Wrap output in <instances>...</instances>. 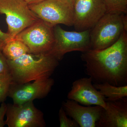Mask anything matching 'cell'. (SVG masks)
Returning <instances> with one entry per match:
<instances>
[{
  "label": "cell",
  "instance_id": "cell-7",
  "mask_svg": "<svg viewBox=\"0 0 127 127\" xmlns=\"http://www.w3.org/2000/svg\"><path fill=\"white\" fill-rule=\"evenodd\" d=\"M28 5L39 19L51 25L73 26V7L66 0H45Z\"/></svg>",
  "mask_w": 127,
  "mask_h": 127
},
{
  "label": "cell",
  "instance_id": "cell-9",
  "mask_svg": "<svg viewBox=\"0 0 127 127\" xmlns=\"http://www.w3.org/2000/svg\"><path fill=\"white\" fill-rule=\"evenodd\" d=\"M73 25L77 32L91 30L106 13L102 0H75Z\"/></svg>",
  "mask_w": 127,
  "mask_h": 127
},
{
  "label": "cell",
  "instance_id": "cell-3",
  "mask_svg": "<svg viewBox=\"0 0 127 127\" xmlns=\"http://www.w3.org/2000/svg\"><path fill=\"white\" fill-rule=\"evenodd\" d=\"M124 14L106 13L90 32L91 50H103L111 46L127 31V17Z\"/></svg>",
  "mask_w": 127,
  "mask_h": 127
},
{
  "label": "cell",
  "instance_id": "cell-11",
  "mask_svg": "<svg viewBox=\"0 0 127 127\" xmlns=\"http://www.w3.org/2000/svg\"><path fill=\"white\" fill-rule=\"evenodd\" d=\"M92 82L90 77L83 78L73 82L67 94L68 99L85 106L98 105L105 107L106 98L94 86Z\"/></svg>",
  "mask_w": 127,
  "mask_h": 127
},
{
  "label": "cell",
  "instance_id": "cell-2",
  "mask_svg": "<svg viewBox=\"0 0 127 127\" xmlns=\"http://www.w3.org/2000/svg\"><path fill=\"white\" fill-rule=\"evenodd\" d=\"M12 82L25 83L51 77L59 65L51 55L28 53L13 60H7Z\"/></svg>",
  "mask_w": 127,
  "mask_h": 127
},
{
  "label": "cell",
  "instance_id": "cell-14",
  "mask_svg": "<svg viewBox=\"0 0 127 127\" xmlns=\"http://www.w3.org/2000/svg\"><path fill=\"white\" fill-rule=\"evenodd\" d=\"M94 86L106 98V101H112L127 97V85L116 86L107 82L94 83Z\"/></svg>",
  "mask_w": 127,
  "mask_h": 127
},
{
  "label": "cell",
  "instance_id": "cell-16",
  "mask_svg": "<svg viewBox=\"0 0 127 127\" xmlns=\"http://www.w3.org/2000/svg\"><path fill=\"white\" fill-rule=\"evenodd\" d=\"M106 9V13L127 14V0H102Z\"/></svg>",
  "mask_w": 127,
  "mask_h": 127
},
{
  "label": "cell",
  "instance_id": "cell-19",
  "mask_svg": "<svg viewBox=\"0 0 127 127\" xmlns=\"http://www.w3.org/2000/svg\"><path fill=\"white\" fill-rule=\"evenodd\" d=\"M9 72L7 59L0 51V74Z\"/></svg>",
  "mask_w": 127,
  "mask_h": 127
},
{
  "label": "cell",
  "instance_id": "cell-15",
  "mask_svg": "<svg viewBox=\"0 0 127 127\" xmlns=\"http://www.w3.org/2000/svg\"><path fill=\"white\" fill-rule=\"evenodd\" d=\"M2 52L6 59L9 60H14L25 54L30 53L27 46L15 38L7 42L2 48Z\"/></svg>",
  "mask_w": 127,
  "mask_h": 127
},
{
  "label": "cell",
  "instance_id": "cell-23",
  "mask_svg": "<svg viewBox=\"0 0 127 127\" xmlns=\"http://www.w3.org/2000/svg\"><path fill=\"white\" fill-rule=\"evenodd\" d=\"M66 0L73 7V4H74V1H75V0Z\"/></svg>",
  "mask_w": 127,
  "mask_h": 127
},
{
  "label": "cell",
  "instance_id": "cell-21",
  "mask_svg": "<svg viewBox=\"0 0 127 127\" xmlns=\"http://www.w3.org/2000/svg\"><path fill=\"white\" fill-rule=\"evenodd\" d=\"M7 107V104L4 102H2L0 107V127H4L6 125L4 118L6 113Z\"/></svg>",
  "mask_w": 127,
  "mask_h": 127
},
{
  "label": "cell",
  "instance_id": "cell-10",
  "mask_svg": "<svg viewBox=\"0 0 127 127\" xmlns=\"http://www.w3.org/2000/svg\"><path fill=\"white\" fill-rule=\"evenodd\" d=\"M54 83L55 81L51 77L37 79L32 83H17L12 82L8 96L12 99L15 104L33 101L35 99L46 97Z\"/></svg>",
  "mask_w": 127,
  "mask_h": 127
},
{
  "label": "cell",
  "instance_id": "cell-20",
  "mask_svg": "<svg viewBox=\"0 0 127 127\" xmlns=\"http://www.w3.org/2000/svg\"><path fill=\"white\" fill-rule=\"evenodd\" d=\"M11 39H12L8 32L5 33L0 30V51H2L5 44Z\"/></svg>",
  "mask_w": 127,
  "mask_h": 127
},
{
  "label": "cell",
  "instance_id": "cell-22",
  "mask_svg": "<svg viewBox=\"0 0 127 127\" xmlns=\"http://www.w3.org/2000/svg\"><path fill=\"white\" fill-rule=\"evenodd\" d=\"M26 2H27L28 5L31 4H35V3H38V2L43 1L45 0H25Z\"/></svg>",
  "mask_w": 127,
  "mask_h": 127
},
{
  "label": "cell",
  "instance_id": "cell-8",
  "mask_svg": "<svg viewBox=\"0 0 127 127\" xmlns=\"http://www.w3.org/2000/svg\"><path fill=\"white\" fill-rule=\"evenodd\" d=\"M6 125L9 127H45L43 113L33 101L21 104H7Z\"/></svg>",
  "mask_w": 127,
  "mask_h": 127
},
{
  "label": "cell",
  "instance_id": "cell-4",
  "mask_svg": "<svg viewBox=\"0 0 127 127\" xmlns=\"http://www.w3.org/2000/svg\"><path fill=\"white\" fill-rule=\"evenodd\" d=\"M0 14L6 16L7 32L12 39L40 19L25 0H0Z\"/></svg>",
  "mask_w": 127,
  "mask_h": 127
},
{
  "label": "cell",
  "instance_id": "cell-12",
  "mask_svg": "<svg viewBox=\"0 0 127 127\" xmlns=\"http://www.w3.org/2000/svg\"><path fill=\"white\" fill-rule=\"evenodd\" d=\"M62 107L67 116L76 122L80 127H96L102 107L98 105L82 106L73 100L63 102Z\"/></svg>",
  "mask_w": 127,
  "mask_h": 127
},
{
  "label": "cell",
  "instance_id": "cell-13",
  "mask_svg": "<svg viewBox=\"0 0 127 127\" xmlns=\"http://www.w3.org/2000/svg\"><path fill=\"white\" fill-rule=\"evenodd\" d=\"M99 127H127V98L106 101L96 123Z\"/></svg>",
  "mask_w": 127,
  "mask_h": 127
},
{
  "label": "cell",
  "instance_id": "cell-1",
  "mask_svg": "<svg viewBox=\"0 0 127 127\" xmlns=\"http://www.w3.org/2000/svg\"><path fill=\"white\" fill-rule=\"evenodd\" d=\"M81 58L85 63V72L94 83L127 85V31L111 46L102 50L91 49L83 52Z\"/></svg>",
  "mask_w": 127,
  "mask_h": 127
},
{
  "label": "cell",
  "instance_id": "cell-6",
  "mask_svg": "<svg viewBox=\"0 0 127 127\" xmlns=\"http://www.w3.org/2000/svg\"><path fill=\"white\" fill-rule=\"evenodd\" d=\"M54 26L40 19L18 33L15 38L25 43L30 53L48 54L55 43Z\"/></svg>",
  "mask_w": 127,
  "mask_h": 127
},
{
  "label": "cell",
  "instance_id": "cell-17",
  "mask_svg": "<svg viewBox=\"0 0 127 127\" xmlns=\"http://www.w3.org/2000/svg\"><path fill=\"white\" fill-rule=\"evenodd\" d=\"M12 82L9 72L0 74V103L4 102L8 96L9 89Z\"/></svg>",
  "mask_w": 127,
  "mask_h": 127
},
{
  "label": "cell",
  "instance_id": "cell-18",
  "mask_svg": "<svg viewBox=\"0 0 127 127\" xmlns=\"http://www.w3.org/2000/svg\"><path fill=\"white\" fill-rule=\"evenodd\" d=\"M59 117L60 127H79L75 120L67 117L65 112L62 107L59 109Z\"/></svg>",
  "mask_w": 127,
  "mask_h": 127
},
{
  "label": "cell",
  "instance_id": "cell-5",
  "mask_svg": "<svg viewBox=\"0 0 127 127\" xmlns=\"http://www.w3.org/2000/svg\"><path fill=\"white\" fill-rule=\"evenodd\" d=\"M91 31H67L59 25H55L53 28L55 43L48 54L59 61L68 53L75 51L83 53L91 50Z\"/></svg>",
  "mask_w": 127,
  "mask_h": 127
}]
</instances>
